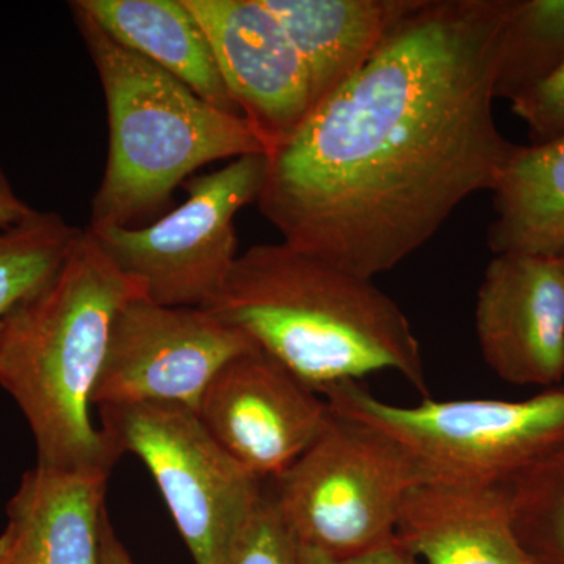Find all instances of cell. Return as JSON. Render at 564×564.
Instances as JSON below:
<instances>
[{
	"label": "cell",
	"mask_w": 564,
	"mask_h": 564,
	"mask_svg": "<svg viewBox=\"0 0 564 564\" xmlns=\"http://www.w3.org/2000/svg\"><path fill=\"white\" fill-rule=\"evenodd\" d=\"M69 6L101 80L109 118L106 172L88 229L135 228L165 209L196 170L223 159L265 155L242 117L210 106Z\"/></svg>",
	"instance_id": "4"
},
{
	"label": "cell",
	"mask_w": 564,
	"mask_h": 564,
	"mask_svg": "<svg viewBox=\"0 0 564 564\" xmlns=\"http://www.w3.org/2000/svg\"><path fill=\"white\" fill-rule=\"evenodd\" d=\"M196 414L214 440L261 481L288 470L332 421L321 393L258 347L223 367Z\"/></svg>",
	"instance_id": "10"
},
{
	"label": "cell",
	"mask_w": 564,
	"mask_h": 564,
	"mask_svg": "<svg viewBox=\"0 0 564 564\" xmlns=\"http://www.w3.org/2000/svg\"><path fill=\"white\" fill-rule=\"evenodd\" d=\"M110 474L39 466L10 500L7 532L29 564H98Z\"/></svg>",
	"instance_id": "15"
},
{
	"label": "cell",
	"mask_w": 564,
	"mask_h": 564,
	"mask_svg": "<svg viewBox=\"0 0 564 564\" xmlns=\"http://www.w3.org/2000/svg\"><path fill=\"white\" fill-rule=\"evenodd\" d=\"M273 481V502L296 543L343 563L395 540L404 499L423 478L383 434L332 413L317 441Z\"/></svg>",
	"instance_id": "6"
},
{
	"label": "cell",
	"mask_w": 564,
	"mask_h": 564,
	"mask_svg": "<svg viewBox=\"0 0 564 564\" xmlns=\"http://www.w3.org/2000/svg\"><path fill=\"white\" fill-rule=\"evenodd\" d=\"M102 432L118 454L139 456L161 489L196 564H226L262 496L195 411L172 404L101 408Z\"/></svg>",
	"instance_id": "7"
},
{
	"label": "cell",
	"mask_w": 564,
	"mask_h": 564,
	"mask_svg": "<svg viewBox=\"0 0 564 564\" xmlns=\"http://www.w3.org/2000/svg\"><path fill=\"white\" fill-rule=\"evenodd\" d=\"M265 155H243L185 184L188 198L158 221L91 231L120 272L151 302L206 307L237 258L236 215L258 202Z\"/></svg>",
	"instance_id": "8"
},
{
	"label": "cell",
	"mask_w": 564,
	"mask_h": 564,
	"mask_svg": "<svg viewBox=\"0 0 564 564\" xmlns=\"http://www.w3.org/2000/svg\"><path fill=\"white\" fill-rule=\"evenodd\" d=\"M204 310L321 395L381 372L429 395L421 343L402 307L373 280L292 245L248 248Z\"/></svg>",
	"instance_id": "2"
},
{
	"label": "cell",
	"mask_w": 564,
	"mask_h": 564,
	"mask_svg": "<svg viewBox=\"0 0 564 564\" xmlns=\"http://www.w3.org/2000/svg\"><path fill=\"white\" fill-rule=\"evenodd\" d=\"M299 564H343L333 558L332 555L311 547V545L299 544Z\"/></svg>",
	"instance_id": "27"
},
{
	"label": "cell",
	"mask_w": 564,
	"mask_h": 564,
	"mask_svg": "<svg viewBox=\"0 0 564 564\" xmlns=\"http://www.w3.org/2000/svg\"><path fill=\"white\" fill-rule=\"evenodd\" d=\"M322 397L332 413L391 440L430 484L503 486L564 440V389L522 402L426 399L414 406L384 402L359 383L334 386Z\"/></svg>",
	"instance_id": "5"
},
{
	"label": "cell",
	"mask_w": 564,
	"mask_h": 564,
	"mask_svg": "<svg viewBox=\"0 0 564 564\" xmlns=\"http://www.w3.org/2000/svg\"><path fill=\"white\" fill-rule=\"evenodd\" d=\"M73 3L111 39L172 74L204 101L242 117L221 79L209 40L184 0H76Z\"/></svg>",
	"instance_id": "16"
},
{
	"label": "cell",
	"mask_w": 564,
	"mask_h": 564,
	"mask_svg": "<svg viewBox=\"0 0 564 564\" xmlns=\"http://www.w3.org/2000/svg\"><path fill=\"white\" fill-rule=\"evenodd\" d=\"M510 102L511 111L527 126L532 147L563 139L564 61L547 77Z\"/></svg>",
	"instance_id": "22"
},
{
	"label": "cell",
	"mask_w": 564,
	"mask_h": 564,
	"mask_svg": "<svg viewBox=\"0 0 564 564\" xmlns=\"http://www.w3.org/2000/svg\"><path fill=\"white\" fill-rule=\"evenodd\" d=\"M0 564H29L20 544L7 530L0 536Z\"/></svg>",
	"instance_id": "26"
},
{
	"label": "cell",
	"mask_w": 564,
	"mask_h": 564,
	"mask_svg": "<svg viewBox=\"0 0 564 564\" xmlns=\"http://www.w3.org/2000/svg\"><path fill=\"white\" fill-rule=\"evenodd\" d=\"M563 272H564V254L562 256Z\"/></svg>",
	"instance_id": "28"
},
{
	"label": "cell",
	"mask_w": 564,
	"mask_h": 564,
	"mask_svg": "<svg viewBox=\"0 0 564 564\" xmlns=\"http://www.w3.org/2000/svg\"><path fill=\"white\" fill-rule=\"evenodd\" d=\"M475 334L486 366L514 386L564 378L562 258L494 254L475 303Z\"/></svg>",
	"instance_id": "12"
},
{
	"label": "cell",
	"mask_w": 564,
	"mask_h": 564,
	"mask_svg": "<svg viewBox=\"0 0 564 564\" xmlns=\"http://www.w3.org/2000/svg\"><path fill=\"white\" fill-rule=\"evenodd\" d=\"M513 0H421L347 84L265 155L282 242L373 280L432 240L518 144L497 128Z\"/></svg>",
	"instance_id": "1"
},
{
	"label": "cell",
	"mask_w": 564,
	"mask_h": 564,
	"mask_svg": "<svg viewBox=\"0 0 564 564\" xmlns=\"http://www.w3.org/2000/svg\"><path fill=\"white\" fill-rule=\"evenodd\" d=\"M226 564H299V543L282 521L272 494L259 497Z\"/></svg>",
	"instance_id": "21"
},
{
	"label": "cell",
	"mask_w": 564,
	"mask_h": 564,
	"mask_svg": "<svg viewBox=\"0 0 564 564\" xmlns=\"http://www.w3.org/2000/svg\"><path fill=\"white\" fill-rule=\"evenodd\" d=\"M492 254H564V137L540 147L518 144L491 191Z\"/></svg>",
	"instance_id": "17"
},
{
	"label": "cell",
	"mask_w": 564,
	"mask_h": 564,
	"mask_svg": "<svg viewBox=\"0 0 564 564\" xmlns=\"http://www.w3.org/2000/svg\"><path fill=\"white\" fill-rule=\"evenodd\" d=\"M564 61V0H513L496 99L513 101Z\"/></svg>",
	"instance_id": "20"
},
{
	"label": "cell",
	"mask_w": 564,
	"mask_h": 564,
	"mask_svg": "<svg viewBox=\"0 0 564 564\" xmlns=\"http://www.w3.org/2000/svg\"><path fill=\"white\" fill-rule=\"evenodd\" d=\"M395 541L423 564H533L500 486H414L402 505Z\"/></svg>",
	"instance_id": "13"
},
{
	"label": "cell",
	"mask_w": 564,
	"mask_h": 564,
	"mask_svg": "<svg viewBox=\"0 0 564 564\" xmlns=\"http://www.w3.org/2000/svg\"><path fill=\"white\" fill-rule=\"evenodd\" d=\"M310 77L314 107L339 90L380 50L421 0H263ZM314 110V109H313Z\"/></svg>",
	"instance_id": "14"
},
{
	"label": "cell",
	"mask_w": 564,
	"mask_h": 564,
	"mask_svg": "<svg viewBox=\"0 0 564 564\" xmlns=\"http://www.w3.org/2000/svg\"><path fill=\"white\" fill-rule=\"evenodd\" d=\"M35 210L18 195L7 174L0 170V228L28 220Z\"/></svg>",
	"instance_id": "23"
},
{
	"label": "cell",
	"mask_w": 564,
	"mask_h": 564,
	"mask_svg": "<svg viewBox=\"0 0 564 564\" xmlns=\"http://www.w3.org/2000/svg\"><path fill=\"white\" fill-rule=\"evenodd\" d=\"M98 564H133L131 555L115 534L110 524L109 514H104L101 527V543H99Z\"/></svg>",
	"instance_id": "25"
},
{
	"label": "cell",
	"mask_w": 564,
	"mask_h": 564,
	"mask_svg": "<svg viewBox=\"0 0 564 564\" xmlns=\"http://www.w3.org/2000/svg\"><path fill=\"white\" fill-rule=\"evenodd\" d=\"M84 229L55 212L0 228V332L10 315L61 270Z\"/></svg>",
	"instance_id": "18"
},
{
	"label": "cell",
	"mask_w": 564,
	"mask_h": 564,
	"mask_svg": "<svg viewBox=\"0 0 564 564\" xmlns=\"http://www.w3.org/2000/svg\"><path fill=\"white\" fill-rule=\"evenodd\" d=\"M500 488L533 564H564V440Z\"/></svg>",
	"instance_id": "19"
},
{
	"label": "cell",
	"mask_w": 564,
	"mask_h": 564,
	"mask_svg": "<svg viewBox=\"0 0 564 564\" xmlns=\"http://www.w3.org/2000/svg\"><path fill=\"white\" fill-rule=\"evenodd\" d=\"M252 347L204 307H169L135 296L115 321L93 404H172L198 413L223 367Z\"/></svg>",
	"instance_id": "9"
},
{
	"label": "cell",
	"mask_w": 564,
	"mask_h": 564,
	"mask_svg": "<svg viewBox=\"0 0 564 564\" xmlns=\"http://www.w3.org/2000/svg\"><path fill=\"white\" fill-rule=\"evenodd\" d=\"M343 564H423L411 555L406 549L397 543L395 540L391 543L380 545L373 551L366 552V554L352 556V558L345 560Z\"/></svg>",
	"instance_id": "24"
},
{
	"label": "cell",
	"mask_w": 564,
	"mask_h": 564,
	"mask_svg": "<svg viewBox=\"0 0 564 564\" xmlns=\"http://www.w3.org/2000/svg\"><path fill=\"white\" fill-rule=\"evenodd\" d=\"M143 295L84 229L61 270L0 332V388L35 440L39 466L111 473L117 448L91 417L111 329Z\"/></svg>",
	"instance_id": "3"
},
{
	"label": "cell",
	"mask_w": 564,
	"mask_h": 564,
	"mask_svg": "<svg viewBox=\"0 0 564 564\" xmlns=\"http://www.w3.org/2000/svg\"><path fill=\"white\" fill-rule=\"evenodd\" d=\"M214 52L234 104L265 155L314 109L299 51L263 0H184Z\"/></svg>",
	"instance_id": "11"
}]
</instances>
